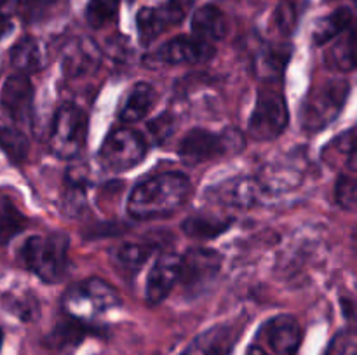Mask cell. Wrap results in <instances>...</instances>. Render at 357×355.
<instances>
[{
	"mask_svg": "<svg viewBox=\"0 0 357 355\" xmlns=\"http://www.w3.org/2000/svg\"><path fill=\"white\" fill-rule=\"evenodd\" d=\"M190 195V183L180 173H162L136 184L128 212L136 219H155L176 212Z\"/></svg>",
	"mask_w": 357,
	"mask_h": 355,
	"instance_id": "1",
	"label": "cell"
},
{
	"mask_svg": "<svg viewBox=\"0 0 357 355\" xmlns=\"http://www.w3.org/2000/svg\"><path fill=\"white\" fill-rule=\"evenodd\" d=\"M68 237L65 233L28 237L20 249V260L44 282H59L66 270Z\"/></svg>",
	"mask_w": 357,
	"mask_h": 355,
	"instance_id": "2",
	"label": "cell"
},
{
	"mask_svg": "<svg viewBox=\"0 0 357 355\" xmlns=\"http://www.w3.org/2000/svg\"><path fill=\"white\" fill-rule=\"evenodd\" d=\"M349 94L347 80H324L317 84L302 104L300 122L309 132L321 131L340 115Z\"/></svg>",
	"mask_w": 357,
	"mask_h": 355,
	"instance_id": "3",
	"label": "cell"
},
{
	"mask_svg": "<svg viewBox=\"0 0 357 355\" xmlns=\"http://www.w3.org/2000/svg\"><path fill=\"white\" fill-rule=\"evenodd\" d=\"M119 303V294L107 282L100 278H87L66 292L63 298V308L73 319L87 320L114 308Z\"/></svg>",
	"mask_w": 357,
	"mask_h": 355,
	"instance_id": "4",
	"label": "cell"
},
{
	"mask_svg": "<svg viewBox=\"0 0 357 355\" xmlns=\"http://www.w3.org/2000/svg\"><path fill=\"white\" fill-rule=\"evenodd\" d=\"M243 146L244 139L237 131H225L222 134H215V132H209L206 129H192L181 139L178 153L188 166L190 164L199 166V164L223 157L225 153L239 152Z\"/></svg>",
	"mask_w": 357,
	"mask_h": 355,
	"instance_id": "5",
	"label": "cell"
},
{
	"mask_svg": "<svg viewBox=\"0 0 357 355\" xmlns=\"http://www.w3.org/2000/svg\"><path fill=\"white\" fill-rule=\"evenodd\" d=\"M87 115L75 104H65L56 113L49 145L59 159H73L82 152L87 139Z\"/></svg>",
	"mask_w": 357,
	"mask_h": 355,
	"instance_id": "6",
	"label": "cell"
},
{
	"mask_svg": "<svg viewBox=\"0 0 357 355\" xmlns=\"http://www.w3.org/2000/svg\"><path fill=\"white\" fill-rule=\"evenodd\" d=\"M146 155V143L131 129H117L105 139L100 162L110 173H124L138 166Z\"/></svg>",
	"mask_w": 357,
	"mask_h": 355,
	"instance_id": "7",
	"label": "cell"
},
{
	"mask_svg": "<svg viewBox=\"0 0 357 355\" xmlns=\"http://www.w3.org/2000/svg\"><path fill=\"white\" fill-rule=\"evenodd\" d=\"M288 125V106L279 90L264 89L258 93L257 104L250 117L248 132L255 139H274Z\"/></svg>",
	"mask_w": 357,
	"mask_h": 355,
	"instance_id": "8",
	"label": "cell"
},
{
	"mask_svg": "<svg viewBox=\"0 0 357 355\" xmlns=\"http://www.w3.org/2000/svg\"><path fill=\"white\" fill-rule=\"evenodd\" d=\"M222 265V256L216 251L195 247L181 256L180 278L188 294H199L216 278Z\"/></svg>",
	"mask_w": 357,
	"mask_h": 355,
	"instance_id": "9",
	"label": "cell"
},
{
	"mask_svg": "<svg viewBox=\"0 0 357 355\" xmlns=\"http://www.w3.org/2000/svg\"><path fill=\"white\" fill-rule=\"evenodd\" d=\"M272 355H296L302 343V329L291 315H278L264 324L258 333Z\"/></svg>",
	"mask_w": 357,
	"mask_h": 355,
	"instance_id": "10",
	"label": "cell"
},
{
	"mask_svg": "<svg viewBox=\"0 0 357 355\" xmlns=\"http://www.w3.org/2000/svg\"><path fill=\"white\" fill-rule=\"evenodd\" d=\"M181 256L174 253H164L157 258L146 281V301L150 305H159L169 296L180 278Z\"/></svg>",
	"mask_w": 357,
	"mask_h": 355,
	"instance_id": "11",
	"label": "cell"
},
{
	"mask_svg": "<svg viewBox=\"0 0 357 355\" xmlns=\"http://www.w3.org/2000/svg\"><path fill=\"white\" fill-rule=\"evenodd\" d=\"M239 333V327L234 324L213 326L194 338L181 355H232Z\"/></svg>",
	"mask_w": 357,
	"mask_h": 355,
	"instance_id": "12",
	"label": "cell"
},
{
	"mask_svg": "<svg viewBox=\"0 0 357 355\" xmlns=\"http://www.w3.org/2000/svg\"><path fill=\"white\" fill-rule=\"evenodd\" d=\"M101 61V51L89 38H75L63 52V72L68 77L89 75Z\"/></svg>",
	"mask_w": 357,
	"mask_h": 355,
	"instance_id": "13",
	"label": "cell"
},
{
	"mask_svg": "<svg viewBox=\"0 0 357 355\" xmlns=\"http://www.w3.org/2000/svg\"><path fill=\"white\" fill-rule=\"evenodd\" d=\"M215 52L213 45L204 44L194 37H178L166 42L157 51V59L166 65H181V63H202Z\"/></svg>",
	"mask_w": 357,
	"mask_h": 355,
	"instance_id": "14",
	"label": "cell"
},
{
	"mask_svg": "<svg viewBox=\"0 0 357 355\" xmlns=\"http://www.w3.org/2000/svg\"><path fill=\"white\" fill-rule=\"evenodd\" d=\"M33 101V87L24 73H14L6 80L2 87V101L7 111L16 120H26L31 111Z\"/></svg>",
	"mask_w": 357,
	"mask_h": 355,
	"instance_id": "15",
	"label": "cell"
},
{
	"mask_svg": "<svg viewBox=\"0 0 357 355\" xmlns=\"http://www.w3.org/2000/svg\"><path fill=\"white\" fill-rule=\"evenodd\" d=\"M229 30V23L222 10L216 6H204L197 9L192 16V33L194 38L213 45L222 40Z\"/></svg>",
	"mask_w": 357,
	"mask_h": 355,
	"instance_id": "16",
	"label": "cell"
},
{
	"mask_svg": "<svg viewBox=\"0 0 357 355\" xmlns=\"http://www.w3.org/2000/svg\"><path fill=\"white\" fill-rule=\"evenodd\" d=\"M157 103V90L150 84L138 82L131 87L121 108V118L124 122H139L152 111Z\"/></svg>",
	"mask_w": 357,
	"mask_h": 355,
	"instance_id": "17",
	"label": "cell"
},
{
	"mask_svg": "<svg viewBox=\"0 0 357 355\" xmlns=\"http://www.w3.org/2000/svg\"><path fill=\"white\" fill-rule=\"evenodd\" d=\"M215 197L234 207H248L260 198V184L250 178L230 180L216 187Z\"/></svg>",
	"mask_w": 357,
	"mask_h": 355,
	"instance_id": "18",
	"label": "cell"
},
{
	"mask_svg": "<svg viewBox=\"0 0 357 355\" xmlns=\"http://www.w3.org/2000/svg\"><path fill=\"white\" fill-rule=\"evenodd\" d=\"M10 63L20 73H33L45 65V52L42 44L33 37H21L10 49Z\"/></svg>",
	"mask_w": 357,
	"mask_h": 355,
	"instance_id": "19",
	"label": "cell"
},
{
	"mask_svg": "<svg viewBox=\"0 0 357 355\" xmlns=\"http://www.w3.org/2000/svg\"><path fill=\"white\" fill-rule=\"evenodd\" d=\"M352 19H354V14H352V10L347 9V7H342V9H337L335 13L321 17L316 23V26H314V42H316L317 45L328 44L330 40L337 38L338 35L351 30Z\"/></svg>",
	"mask_w": 357,
	"mask_h": 355,
	"instance_id": "20",
	"label": "cell"
},
{
	"mask_svg": "<svg viewBox=\"0 0 357 355\" xmlns=\"http://www.w3.org/2000/svg\"><path fill=\"white\" fill-rule=\"evenodd\" d=\"M152 256V247L146 244H136V242H126L115 247L112 253V260L117 265L121 270L128 271V274H136L143 265L149 261Z\"/></svg>",
	"mask_w": 357,
	"mask_h": 355,
	"instance_id": "21",
	"label": "cell"
},
{
	"mask_svg": "<svg viewBox=\"0 0 357 355\" xmlns=\"http://www.w3.org/2000/svg\"><path fill=\"white\" fill-rule=\"evenodd\" d=\"M324 160L330 166H349V169H356V146H354V136H352V129L345 134L338 136L333 143L324 148L323 152Z\"/></svg>",
	"mask_w": 357,
	"mask_h": 355,
	"instance_id": "22",
	"label": "cell"
},
{
	"mask_svg": "<svg viewBox=\"0 0 357 355\" xmlns=\"http://www.w3.org/2000/svg\"><path fill=\"white\" fill-rule=\"evenodd\" d=\"M194 0H157L155 6H152L153 14L164 31L171 26L180 24L190 13Z\"/></svg>",
	"mask_w": 357,
	"mask_h": 355,
	"instance_id": "23",
	"label": "cell"
},
{
	"mask_svg": "<svg viewBox=\"0 0 357 355\" xmlns=\"http://www.w3.org/2000/svg\"><path fill=\"white\" fill-rule=\"evenodd\" d=\"M2 305L21 320H35L38 317V301L30 291H7L2 296Z\"/></svg>",
	"mask_w": 357,
	"mask_h": 355,
	"instance_id": "24",
	"label": "cell"
},
{
	"mask_svg": "<svg viewBox=\"0 0 357 355\" xmlns=\"http://www.w3.org/2000/svg\"><path fill=\"white\" fill-rule=\"evenodd\" d=\"M324 59L330 65V68L342 70V72H349V70L354 68V31H352V28L345 31V37L338 38L331 45Z\"/></svg>",
	"mask_w": 357,
	"mask_h": 355,
	"instance_id": "25",
	"label": "cell"
},
{
	"mask_svg": "<svg viewBox=\"0 0 357 355\" xmlns=\"http://www.w3.org/2000/svg\"><path fill=\"white\" fill-rule=\"evenodd\" d=\"M24 226H26V218L10 202V198L0 194V242L6 244L16 233H20Z\"/></svg>",
	"mask_w": 357,
	"mask_h": 355,
	"instance_id": "26",
	"label": "cell"
},
{
	"mask_svg": "<svg viewBox=\"0 0 357 355\" xmlns=\"http://www.w3.org/2000/svg\"><path fill=\"white\" fill-rule=\"evenodd\" d=\"M52 0H0V14L3 17H21L35 19L44 9H47Z\"/></svg>",
	"mask_w": 357,
	"mask_h": 355,
	"instance_id": "27",
	"label": "cell"
},
{
	"mask_svg": "<svg viewBox=\"0 0 357 355\" xmlns=\"http://www.w3.org/2000/svg\"><path fill=\"white\" fill-rule=\"evenodd\" d=\"M229 225V219L197 216V218H188L183 223V230L187 232V235L197 237V239H211V237L220 235Z\"/></svg>",
	"mask_w": 357,
	"mask_h": 355,
	"instance_id": "28",
	"label": "cell"
},
{
	"mask_svg": "<svg viewBox=\"0 0 357 355\" xmlns=\"http://www.w3.org/2000/svg\"><path fill=\"white\" fill-rule=\"evenodd\" d=\"M289 59V47L284 45H275V47H268L260 52L257 61L258 73L261 77H272L275 73H281L284 68L286 61Z\"/></svg>",
	"mask_w": 357,
	"mask_h": 355,
	"instance_id": "29",
	"label": "cell"
},
{
	"mask_svg": "<svg viewBox=\"0 0 357 355\" xmlns=\"http://www.w3.org/2000/svg\"><path fill=\"white\" fill-rule=\"evenodd\" d=\"M119 0H91L87 3L86 17L91 26L101 28L117 16Z\"/></svg>",
	"mask_w": 357,
	"mask_h": 355,
	"instance_id": "30",
	"label": "cell"
},
{
	"mask_svg": "<svg viewBox=\"0 0 357 355\" xmlns=\"http://www.w3.org/2000/svg\"><path fill=\"white\" fill-rule=\"evenodd\" d=\"M356 178L342 176L337 184V200L342 207L352 209L356 205Z\"/></svg>",
	"mask_w": 357,
	"mask_h": 355,
	"instance_id": "31",
	"label": "cell"
},
{
	"mask_svg": "<svg viewBox=\"0 0 357 355\" xmlns=\"http://www.w3.org/2000/svg\"><path fill=\"white\" fill-rule=\"evenodd\" d=\"M326 355H356V338L352 333H344L333 340Z\"/></svg>",
	"mask_w": 357,
	"mask_h": 355,
	"instance_id": "32",
	"label": "cell"
},
{
	"mask_svg": "<svg viewBox=\"0 0 357 355\" xmlns=\"http://www.w3.org/2000/svg\"><path fill=\"white\" fill-rule=\"evenodd\" d=\"M17 120L9 113V111L3 108V104L0 103V132L2 131H14L16 129Z\"/></svg>",
	"mask_w": 357,
	"mask_h": 355,
	"instance_id": "33",
	"label": "cell"
},
{
	"mask_svg": "<svg viewBox=\"0 0 357 355\" xmlns=\"http://www.w3.org/2000/svg\"><path fill=\"white\" fill-rule=\"evenodd\" d=\"M10 30H13V26H10V21L0 14V38L6 37Z\"/></svg>",
	"mask_w": 357,
	"mask_h": 355,
	"instance_id": "34",
	"label": "cell"
},
{
	"mask_svg": "<svg viewBox=\"0 0 357 355\" xmlns=\"http://www.w3.org/2000/svg\"><path fill=\"white\" fill-rule=\"evenodd\" d=\"M248 355H271V354H268L261 345H251L250 350H248Z\"/></svg>",
	"mask_w": 357,
	"mask_h": 355,
	"instance_id": "35",
	"label": "cell"
},
{
	"mask_svg": "<svg viewBox=\"0 0 357 355\" xmlns=\"http://www.w3.org/2000/svg\"><path fill=\"white\" fill-rule=\"evenodd\" d=\"M281 13H282V14H284V17H286V16H288V17H289V14H288V13H286V9H281ZM281 28H282V30H284V31H288V28H286V19H284V21H282V23H281Z\"/></svg>",
	"mask_w": 357,
	"mask_h": 355,
	"instance_id": "36",
	"label": "cell"
},
{
	"mask_svg": "<svg viewBox=\"0 0 357 355\" xmlns=\"http://www.w3.org/2000/svg\"><path fill=\"white\" fill-rule=\"evenodd\" d=\"M2 68H3V61H2V58H0V72H2Z\"/></svg>",
	"mask_w": 357,
	"mask_h": 355,
	"instance_id": "37",
	"label": "cell"
},
{
	"mask_svg": "<svg viewBox=\"0 0 357 355\" xmlns=\"http://www.w3.org/2000/svg\"><path fill=\"white\" fill-rule=\"evenodd\" d=\"M0 347H2V331H0Z\"/></svg>",
	"mask_w": 357,
	"mask_h": 355,
	"instance_id": "38",
	"label": "cell"
}]
</instances>
